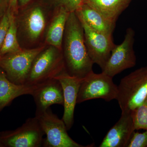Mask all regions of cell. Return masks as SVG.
<instances>
[{
	"label": "cell",
	"mask_w": 147,
	"mask_h": 147,
	"mask_svg": "<svg viewBox=\"0 0 147 147\" xmlns=\"http://www.w3.org/2000/svg\"><path fill=\"white\" fill-rule=\"evenodd\" d=\"M63 41L66 71L71 76L84 79L93 71L94 63L86 47L82 23L75 11L69 15Z\"/></svg>",
	"instance_id": "1"
},
{
	"label": "cell",
	"mask_w": 147,
	"mask_h": 147,
	"mask_svg": "<svg viewBox=\"0 0 147 147\" xmlns=\"http://www.w3.org/2000/svg\"><path fill=\"white\" fill-rule=\"evenodd\" d=\"M51 10L42 1H32L18 9L15 17L21 46L22 43L27 46H34L45 39L46 29L53 15Z\"/></svg>",
	"instance_id": "2"
},
{
	"label": "cell",
	"mask_w": 147,
	"mask_h": 147,
	"mask_svg": "<svg viewBox=\"0 0 147 147\" xmlns=\"http://www.w3.org/2000/svg\"><path fill=\"white\" fill-rule=\"evenodd\" d=\"M147 97V66L136 69L121 79L116 100L121 113H130Z\"/></svg>",
	"instance_id": "3"
},
{
	"label": "cell",
	"mask_w": 147,
	"mask_h": 147,
	"mask_svg": "<svg viewBox=\"0 0 147 147\" xmlns=\"http://www.w3.org/2000/svg\"><path fill=\"white\" fill-rule=\"evenodd\" d=\"M65 70L63 50L47 45L33 62L25 85L35 86Z\"/></svg>",
	"instance_id": "4"
},
{
	"label": "cell",
	"mask_w": 147,
	"mask_h": 147,
	"mask_svg": "<svg viewBox=\"0 0 147 147\" xmlns=\"http://www.w3.org/2000/svg\"><path fill=\"white\" fill-rule=\"evenodd\" d=\"M46 46L43 44L34 48H23L16 53L0 56V68L10 82L25 85L33 62Z\"/></svg>",
	"instance_id": "5"
},
{
	"label": "cell",
	"mask_w": 147,
	"mask_h": 147,
	"mask_svg": "<svg viewBox=\"0 0 147 147\" xmlns=\"http://www.w3.org/2000/svg\"><path fill=\"white\" fill-rule=\"evenodd\" d=\"M35 117L46 137L42 147H86L74 141L67 134V129L62 119L54 114L50 108L40 112H36Z\"/></svg>",
	"instance_id": "6"
},
{
	"label": "cell",
	"mask_w": 147,
	"mask_h": 147,
	"mask_svg": "<svg viewBox=\"0 0 147 147\" xmlns=\"http://www.w3.org/2000/svg\"><path fill=\"white\" fill-rule=\"evenodd\" d=\"M44 135L35 116L16 129L0 132V147H42Z\"/></svg>",
	"instance_id": "7"
},
{
	"label": "cell",
	"mask_w": 147,
	"mask_h": 147,
	"mask_svg": "<svg viewBox=\"0 0 147 147\" xmlns=\"http://www.w3.org/2000/svg\"><path fill=\"white\" fill-rule=\"evenodd\" d=\"M118 86L113 78L103 72L95 73L92 71L83 79L79 88L77 103L101 98L107 101L116 99Z\"/></svg>",
	"instance_id": "8"
},
{
	"label": "cell",
	"mask_w": 147,
	"mask_h": 147,
	"mask_svg": "<svg viewBox=\"0 0 147 147\" xmlns=\"http://www.w3.org/2000/svg\"><path fill=\"white\" fill-rule=\"evenodd\" d=\"M135 32L131 28L127 29L123 41L116 45L102 72L113 78L136 64V57L133 48Z\"/></svg>",
	"instance_id": "9"
},
{
	"label": "cell",
	"mask_w": 147,
	"mask_h": 147,
	"mask_svg": "<svg viewBox=\"0 0 147 147\" xmlns=\"http://www.w3.org/2000/svg\"><path fill=\"white\" fill-rule=\"evenodd\" d=\"M76 14L84 29L85 44L90 58L94 64H96L102 70L116 45L113 42L112 35L94 30L81 16Z\"/></svg>",
	"instance_id": "10"
},
{
	"label": "cell",
	"mask_w": 147,
	"mask_h": 147,
	"mask_svg": "<svg viewBox=\"0 0 147 147\" xmlns=\"http://www.w3.org/2000/svg\"><path fill=\"white\" fill-rule=\"evenodd\" d=\"M55 79L60 82L64 99V113L62 119L65 124L67 130L71 128L74 122V113L77 103L79 88L83 79L71 76L65 70Z\"/></svg>",
	"instance_id": "11"
},
{
	"label": "cell",
	"mask_w": 147,
	"mask_h": 147,
	"mask_svg": "<svg viewBox=\"0 0 147 147\" xmlns=\"http://www.w3.org/2000/svg\"><path fill=\"white\" fill-rule=\"evenodd\" d=\"M35 86L31 95L36 106V112L44 111L55 104L63 105V91L57 79L53 78Z\"/></svg>",
	"instance_id": "12"
},
{
	"label": "cell",
	"mask_w": 147,
	"mask_h": 147,
	"mask_svg": "<svg viewBox=\"0 0 147 147\" xmlns=\"http://www.w3.org/2000/svg\"><path fill=\"white\" fill-rule=\"evenodd\" d=\"M135 130L130 113H121L120 118L108 131L99 147H127Z\"/></svg>",
	"instance_id": "13"
},
{
	"label": "cell",
	"mask_w": 147,
	"mask_h": 147,
	"mask_svg": "<svg viewBox=\"0 0 147 147\" xmlns=\"http://www.w3.org/2000/svg\"><path fill=\"white\" fill-rule=\"evenodd\" d=\"M69 13L63 8L53 11L45 32L44 39L45 45L63 50L64 35Z\"/></svg>",
	"instance_id": "14"
},
{
	"label": "cell",
	"mask_w": 147,
	"mask_h": 147,
	"mask_svg": "<svg viewBox=\"0 0 147 147\" xmlns=\"http://www.w3.org/2000/svg\"><path fill=\"white\" fill-rule=\"evenodd\" d=\"M35 87L12 83L0 68V112L16 98L24 95H31Z\"/></svg>",
	"instance_id": "15"
},
{
	"label": "cell",
	"mask_w": 147,
	"mask_h": 147,
	"mask_svg": "<svg viewBox=\"0 0 147 147\" xmlns=\"http://www.w3.org/2000/svg\"><path fill=\"white\" fill-rule=\"evenodd\" d=\"M75 12L94 30L112 35L115 27V22L110 20L86 3H84Z\"/></svg>",
	"instance_id": "16"
},
{
	"label": "cell",
	"mask_w": 147,
	"mask_h": 147,
	"mask_svg": "<svg viewBox=\"0 0 147 147\" xmlns=\"http://www.w3.org/2000/svg\"><path fill=\"white\" fill-rule=\"evenodd\" d=\"M131 0H86L84 3L91 7L105 17L116 22Z\"/></svg>",
	"instance_id": "17"
},
{
	"label": "cell",
	"mask_w": 147,
	"mask_h": 147,
	"mask_svg": "<svg viewBox=\"0 0 147 147\" xmlns=\"http://www.w3.org/2000/svg\"><path fill=\"white\" fill-rule=\"evenodd\" d=\"M22 49L18 41L15 15L10 11L9 26L0 51V56L16 53Z\"/></svg>",
	"instance_id": "18"
},
{
	"label": "cell",
	"mask_w": 147,
	"mask_h": 147,
	"mask_svg": "<svg viewBox=\"0 0 147 147\" xmlns=\"http://www.w3.org/2000/svg\"><path fill=\"white\" fill-rule=\"evenodd\" d=\"M135 130L147 129V98L130 112Z\"/></svg>",
	"instance_id": "19"
},
{
	"label": "cell",
	"mask_w": 147,
	"mask_h": 147,
	"mask_svg": "<svg viewBox=\"0 0 147 147\" xmlns=\"http://www.w3.org/2000/svg\"><path fill=\"white\" fill-rule=\"evenodd\" d=\"M42 1L53 11L63 8L69 12L76 11L84 3V0H42Z\"/></svg>",
	"instance_id": "20"
},
{
	"label": "cell",
	"mask_w": 147,
	"mask_h": 147,
	"mask_svg": "<svg viewBox=\"0 0 147 147\" xmlns=\"http://www.w3.org/2000/svg\"><path fill=\"white\" fill-rule=\"evenodd\" d=\"M127 147H147V129L142 133L134 131Z\"/></svg>",
	"instance_id": "21"
},
{
	"label": "cell",
	"mask_w": 147,
	"mask_h": 147,
	"mask_svg": "<svg viewBox=\"0 0 147 147\" xmlns=\"http://www.w3.org/2000/svg\"><path fill=\"white\" fill-rule=\"evenodd\" d=\"M10 20V11L8 9L0 24V51L8 28Z\"/></svg>",
	"instance_id": "22"
},
{
	"label": "cell",
	"mask_w": 147,
	"mask_h": 147,
	"mask_svg": "<svg viewBox=\"0 0 147 147\" xmlns=\"http://www.w3.org/2000/svg\"><path fill=\"white\" fill-rule=\"evenodd\" d=\"M10 0H0V24L8 10Z\"/></svg>",
	"instance_id": "23"
},
{
	"label": "cell",
	"mask_w": 147,
	"mask_h": 147,
	"mask_svg": "<svg viewBox=\"0 0 147 147\" xmlns=\"http://www.w3.org/2000/svg\"><path fill=\"white\" fill-rule=\"evenodd\" d=\"M9 9L11 13L16 15L18 10V0H10Z\"/></svg>",
	"instance_id": "24"
},
{
	"label": "cell",
	"mask_w": 147,
	"mask_h": 147,
	"mask_svg": "<svg viewBox=\"0 0 147 147\" xmlns=\"http://www.w3.org/2000/svg\"><path fill=\"white\" fill-rule=\"evenodd\" d=\"M32 1L33 0H18V9L23 8Z\"/></svg>",
	"instance_id": "25"
},
{
	"label": "cell",
	"mask_w": 147,
	"mask_h": 147,
	"mask_svg": "<svg viewBox=\"0 0 147 147\" xmlns=\"http://www.w3.org/2000/svg\"><path fill=\"white\" fill-rule=\"evenodd\" d=\"M86 1V0H84V3H85V2Z\"/></svg>",
	"instance_id": "26"
},
{
	"label": "cell",
	"mask_w": 147,
	"mask_h": 147,
	"mask_svg": "<svg viewBox=\"0 0 147 147\" xmlns=\"http://www.w3.org/2000/svg\"></svg>",
	"instance_id": "27"
}]
</instances>
